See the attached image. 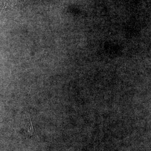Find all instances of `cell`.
<instances>
[{"instance_id":"cell-1","label":"cell","mask_w":151,"mask_h":151,"mask_svg":"<svg viewBox=\"0 0 151 151\" xmlns=\"http://www.w3.org/2000/svg\"><path fill=\"white\" fill-rule=\"evenodd\" d=\"M25 134L28 138L35 137V132L30 119L29 115L27 114L25 120V126L24 127Z\"/></svg>"}]
</instances>
